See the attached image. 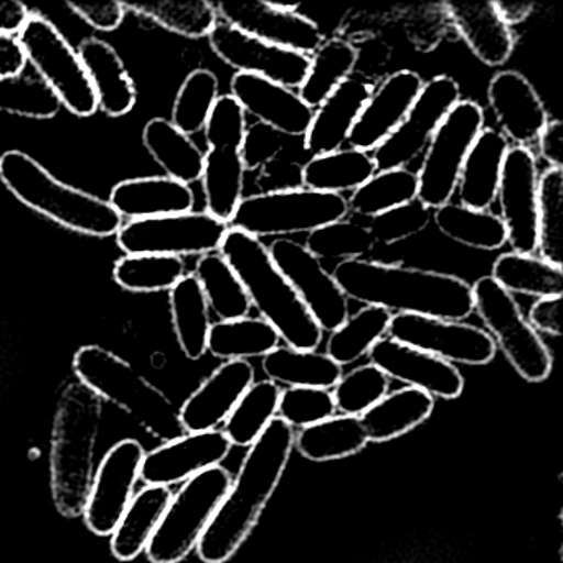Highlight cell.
<instances>
[{
	"label": "cell",
	"mask_w": 563,
	"mask_h": 563,
	"mask_svg": "<svg viewBox=\"0 0 563 563\" xmlns=\"http://www.w3.org/2000/svg\"><path fill=\"white\" fill-rule=\"evenodd\" d=\"M295 430L276 417L250 446L239 476L197 545L206 563H225L255 529L295 448Z\"/></svg>",
	"instance_id": "6da1fadb"
},
{
	"label": "cell",
	"mask_w": 563,
	"mask_h": 563,
	"mask_svg": "<svg viewBox=\"0 0 563 563\" xmlns=\"http://www.w3.org/2000/svg\"><path fill=\"white\" fill-rule=\"evenodd\" d=\"M332 276L347 299L397 314L464 321L474 311L471 286L446 273L347 260Z\"/></svg>",
	"instance_id": "7a4b0ae2"
},
{
	"label": "cell",
	"mask_w": 563,
	"mask_h": 563,
	"mask_svg": "<svg viewBox=\"0 0 563 563\" xmlns=\"http://www.w3.org/2000/svg\"><path fill=\"white\" fill-rule=\"evenodd\" d=\"M219 253L239 276L252 308H256L263 321L278 332L288 347L296 351L319 347L321 328L279 272L262 240L229 229Z\"/></svg>",
	"instance_id": "3957f363"
},
{
	"label": "cell",
	"mask_w": 563,
	"mask_h": 563,
	"mask_svg": "<svg viewBox=\"0 0 563 563\" xmlns=\"http://www.w3.org/2000/svg\"><path fill=\"white\" fill-rule=\"evenodd\" d=\"M101 421V398L84 384L65 388L52 440V493L58 512H85L93 484V453Z\"/></svg>",
	"instance_id": "277c9868"
},
{
	"label": "cell",
	"mask_w": 563,
	"mask_h": 563,
	"mask_svg": "<svg viewBox=\"0 0 563 563\" xmlns=\"http://www.w3.org/2000/svg\"><path fill=\"white\" fill-rule=\"evenodd\" d=\"M0 180L29 209L71 232L107 239L123 227V217L108 200L60 183L22 151L0 156Z\"/></svg>",
	"instance_id": "5b68a950"
},
{
	"label": "cell",
	"mask_w": 563,
	"mask_h": 563,
	"mask_svg": "<svg viewBox=\"0 0 563 563\" xmlns=\"http://www.w3.org/2000/svg\"><path fill=\"white\" fill-rule=\"evenodd\" d=\"M74 371L85 387L123 408L154 437L166 441L179 438V411L120 355L100 345H85L75 354Z\"/></svg>",
	"instance_id": "8992f818"
},
{
	"label": "cell",
	"mask_w": 563,
	"mask_h": 563,
	"mask_svg": "<svg viewBox=\"0 0 563 563\" xmlns=\"http://www.w3.org/2000/svg\"><path fill=\"white\" fill-rule=\"evenodd\" d=\"M230 486L232 476L222 466L210 467L190 477L170 499L147 545L151 562L179 563L197 549Z\"/></svg>",
	"instance_id": "52a82bcc"
},
{
	"label": "cell",
	"mask_w": 563,
	"mask_h": 563,
	"mask_svg": "<svg viewBox=\"0 0 563 563\" xmlns=\"http://www.w3.org/2000/svg\"><path fill=\"white\" fill-rule=\"evenodd\" d=\"M347 213L345 197L301 187L243 197L229 227L255 239L286 236L314 232L321 227L345 219Z\"/></svg>",
	"instance_id": "ba28073f"
},
{
	"label": "cell",
	"mask_w": 563,
	"mask_h": 563,
	"mask_svg": "<svg viewBox=\"0 0 563 563\" xmlns=\"http://www.w3.org/2000/svg\"><path fill=\"white\" fill-rule=\"evenodd\" d=\"M27 64L52 93L75 117L90 118L98 111L97 95L78 52L60 31L41 14H31L18 35Z\"/></svg>",
	"instance_id": "9c48e42d"
},
{
	"label": "cell",
	"mask_w": 563,
	"mask_h": 563,
	"mask_svg": "<svg viewBox=\"0 0 563 563\" xmlns=\"http://www.w3.org/2000/svg\"><path fill=\"white\" fill-rule=\"evenodd\" d=\"M474 311L487 328L494 344L499 345L514 371L530 384L549 377L552 354L536 329L529 324L512 295L500 288L490 276H483L473 286Z\"/></svg>",
	"instance_id": "30bf717a"
},
{
	"label": "cell",
	"mask_w": 563,
	"mask_h": 563,
	"mask_svg": "<svg viewBox=\"0 0 563 563\" xmlns=\"http://www.w3.org/2000/svg\"><path fill=\"white\" fill-rule=\"evenodd\" d=\"M484 128V111L476 101H457L427 146L418 170V197L428 209L450 203L461 167Z\"/></svg>",
	"instance_id": "8fae6325"
},
{
	"label": "cell",
	"mask_w": 563,
	"mask_h": 563,
	"mask_svg": "<svg viewBox=\"0 0 563 563\" xmlns=\"http://www.w3.org/2000/svg\"><path fill=\"white\" fill-rule=\"evenodd\" d=\"M229 223L207 212H186L156 219L130 220L117 233L126 255L203 256L219 252Z\"/></svg>",
	"instance_id": "7c38bea8"
},
{
	"label": "cell",
	"mask_w": 563,
	"mask_h": 563,
	"mask_svg": "<svg viewBox=\"0 0 563 563\" xmlns=\"http://www.w3.org/2000/svg\"><path fill=\"white\" fill-rule=\"evenodd\" d=\"M460 85L446 75L423 84L417 100L411 104L400 126L372 151V159L382 170L400 169L423 153L444 118L460 101Z\"/></svg>",
	"instance_id": "4fadbf2b"
},
{
	"label": "cell",
	"mask_w": 563,
	"mask_h": 563,
	"mask_svg": "<svg viewBox=\"0 0 563 563\" xmlns=\"http://www.w3.org/2000/svg\"><path fill=\"white\" fill-rule=\"evenodd\" d=\"M268 252L321 331L341 328L349 318V299L321 260L289 239L275 240Z\"/></svg>",
	"instance_id": "5bb4252c"
},
{
	"label": "cell",
	"mask_w": 563,
	"mask_h": 563,
	"mask_svg": "<svg viewBox=\"0 0 563 563\" xmlns=\"http://www.w3.org/2000/svg\"><path fill=\"white\" fill-rule=\"evenodd\" d=\"M387 335L450 364L486 365L496 355V344L487 331L461 321L394 314Z\"/></svg>",
	"instance_id": "9a60e30c"
},
{
	"label": "cell",
	"mask_w": 563,
	"mask_h": 563,
	"mask_svg": "<svg viewBox=\"0 0 563 563\" xmlns=\"http://www.w3.org/2000/svg\"><path fill=\"white\" fill-rule=\"evenodd\" d=\"M216 5L219 21L239 29L266 44L312 55L325 41L311 19L298 14V4H279L268 0L220 2Z\"/></svg>",
	"instance_id": "2e32d148"
},
{
	"label": "cell",
	"mask_w": 563,
	"mask_h": 563,
	"mask_svg": "<svg viewBox=\"0 0 563 563\" xmlns=\"http://www.w3.org/2000/svg\"><path fill=\"white\" fill-rule=\"evenodd\" d=\"M496 199L510 249L533 255L539 243V173L536 156L529 147L516 146L507 151Z\"/></svg>",
	"instance_id": "e0dca14e"
},
{
	"label": "cell",
	"mask_w": 563,
	"mask_h": 563,
	"mask_svg": "<svg viewBox=\"0 0 563 563\" xmlns=\"http://www.w3.org/2000/svg\"><path fill=\"white\" fill-rule=\"evenodd\" d=\"M144 448L137 441L114 444L98 467L85 507V520L97 536H111L133 500L134 487L141 477Z\"/></svg>",
	"instance_id": "ac0fdd59"
},
{
	"label": "cell",
	"mask_w": 563,
	"mask_h": 563,
	"mask_svg": "<svg viewBox=\"0 0 563 563\" xmlns=\"http://www.w3.org/2000/svg\"><path fill=\"white\" fill-rule=\"evenodd\" d=\"M207 38L213 54L239 74L255 75L289 90L301 87L308 74V55L266 44L225 22H217Z\"/></svg>",
	"instance_id": "d6986e66"
},
{
	"label": "cell",
	"mask_w": 563,
	"mask_h": 563,
	"mask_svg": "<svg viewBox=\"0 0 563 563\" xmlns=\"http://www.w3.org/2000/svg\"><path fill=\"white\" fill-rule=\"evenodd\" d=\"M232 446L227 434L219 430L189 433L166 441L144 456L141 479L146 486L164 487L189 481L202 471L220 466Z\"/></svg>",
	"instance_id": "ffe728a7"
},
{
	"label": "cell",
	"mask_w": 563,
	"mask_h": 563,
	"mask_svg": "<svg viewBox=\"0 0 563 563\" xmlns=\"http://www.w3.org/2000/svg\"><path fill=\"white\" fill-rule=\"evenodd\" d=\"M367 355L371 364L380 368L388 378L404 382L408 387L423 390L431 397L454 400L463 394V375L443 358L390 338L380 339Z\"/></svg>",
	"instance_id": "44dd1931"
},
{
	"label": "cell",
	"mask_w": 563,
	"mask_h": 563,
	"mask_svg": "<svg viewBox=\"0 0 563 563\" xmlns=\"http://www.w3.org/2000/svg\"><path fill=\"white\" fill-rule=\"evenodd\" d=\"M421 88L423 80L417 71L400 70L385 78L362 108L349 134V146L364 153L377 150L400 126Z\"/></svg>",
	"instance_id": "7402d4cb"
},
{
	"label": "cell",
	"mask_w": 563,
	"mask_h": 563,
	"mask_svg": "<svg viewBox=\"0 0 563 563\" xmlns=\"http://www.w3.org/2000/svg\"><path fill=\"white\" fill-rule=\"evenodd\" d=\"M253 384L255 368L249 361H227L187 398L179 411L180 427L187 433L216 430Z\"/></svg>",
	"instance_id": "603a6c76"
},
{
	"label": "cell",
	"mask_w": 563,
	"mask_h": 563,
	"mask_svg": "<svg viewBox=\"0 0 563 563\" xmlns=\"http://www.w3.org/2000/svg\"><path fill=\"white\" fill-rule=\"evenodd\" d=\"M230 90L245 113L286 137H305L314 117L298 93L255 75L236 74Z\"/></svg>",
	"instance_id": "cb8c5ba5"
},
{
	"label": "cell",
	"mask_w": 563,
	"mask_h": 563,
	"mask_svg": "<svg viewBox=\"0 0 563 563\" xmlns=\"http://www.w3.org/2000/svg\"><path fill=\"white\" fill-rule=\"evenodd\" d=\"M487 101L506 140L519 146L539 140L549 113L539 93L519 71L504 70L494 75L487 88Z\"/></svg>",
	"instance_id": "d4e9b609"
},
{
	"label": "cell",
	"mask_w": 563,
	"mask_h": 563,
	"mask_svg": "<svg viewBox=\"0 0 563 563\" xmlns=\"http://www.w3.org/2000/svg\"><path fill=\"white\" fill-rule=\"evenodd\" d=\"M372 91L374 87L358 78L351 77L339 85L321 107L316 108L305 134V150L312 156L342 150Z\"/></svg>",
	"instance_id": "484cf974"
},
{
	"label": "cell",
	"mask_w": 563,
	"mask_h": 563,
	"mask_svg": "<svg viewBox=\"0 0 563 563\" xmlns=\"http://www.w3.org/2000/svg\"><path fill=\"white\" fill-rule=\"evenodd\" d=\"M443 9L460 37L484 65L500 67L512 57L516 38L500 19L496 2H446Z\"/></svg>",
	"instance_id": "4316f807"
},
{
	"label": "cell",
	"mask_w": 563,
	"mask_h": 563,
	"mask_svg": "<svg viewBox=\"0 0 563 563\" xmlns=\"http://www.w3.org/2000/svg\"><path fill=\"white\" fill-rule=\"evenodd\" d=\"M108 202L123 219L144 220L192 212L196 196L186 184L151 176L117 184Z\"/></svg>",
	"instance_id": "83f0119b"
},
{
	"label": "cell",
	"mask_w": 563,
	"mask_h": 563,
	"mask_svg": "<svg viewBox=\"0 0 563 563\" xmlns=\"http://www.w3.org/2000/svg\"><path fill=\"white\" fill-rule=\"evenodd\" d=\"M78 55L97 95L98 110L111 118L131 113L137 100L136 85L120 54L108 42L90 37L81 42Z\"/></svg>",
	"instance_id": "f1b7e54d"
},
{
	"label": "cell",
	"mask_w": 563,
	"mask_h": 563,
	"mask_svg": "<svg viewBox=\"0 0 563 563\" xmlns=\"http://www.w3.org/2000/svg\"><path fill=\"white\" fill-rule=\"evenodd\" d=\"M509 141L493 128H483L461 167L457 180L460 203L474 210H487L496 202L497 187Z\"/></svg>",
	"instance_id": "f546056e"
},
{
	"label": "cell",
	"mask_w": 563,
	"mask_h": 563,
	"mask_svg": "<svg viewBox=\"0 0 563 563\" xmlns=\"http://www.w3.org/2000/svg\"><path fill=\"white\" fill-rule=\"evenodd\" d=\"M240 146L232 144H210L203 154L202 187L206 196L207 213L230 223L236 207L243 199L245 186Z\"/></svg>",
	"instance_id": "4dcf8cb0"
},
{
	"label": "cell",
	"mask_w": 563,
	"mask_h": 563,
	"mask_svg": "<svg viewBox=\"0 0 563 563\" xmlns=\"http://www.w3.org/2000/svg\"><path fill=\"white\" fill-rule=\"evenodd\" d=\"M174 494L169 487L146 486L133 497L111 540L113 555L121 562L136 559L147 549Z\"/></svg>",
	"instance_id": "1f68e13d"
},
{
	"label": "cell",
	"mask_w": 563,
	"mask_h": 563,
	"mask_svg": "<svg viewBox=\"0 0 563 563\" xmlns=\"http://www.w3.org/2000/svg\"><path fill=\"white\" fill-rule=\"evenodd\" d=\"M434 408L431 395L405 387L385 395L380 401L358 417L368 441L395 440L428 420Z\"/></svg>",
	"instance_id": "d6a6232c"
},
{
	"label": "cell",
	"mask_w": 563,
	"mask_h": 563,
	"mask_svg": "<svg viewBox=\"0 0 563 563\" xmlns=\"http://www.w3.org/2000/svg\"><path fill=\"white\" fill-rule=\"evenodd\" d=\"M143 143L151 157L163 167L166 177L186 186L202 179V151L169 120H151L144 128Z\"/></svg>",
	"instance_id": "836d02e7"
},
{
	"label": "cell",
	"mask_w": 563,
	"mask_h": 563,
	"mask_svg": "<svg viewBox=\"0 0 563 563\" xmlns=\"http://www.w3.org/2000/svg\"><path fill=\"white\" fill-rule=\"evenodd\" d=\"M377 173L372 154L364 151L339 150L334 153L312 156L302 166V187L316 192H354Z\"/></svg>",
	"instance_id": "e575fe53"
},
{
	"label": "cell",
	"mask_w": 563,
	"mask_h": 563,
	"mask_svg": "<svg viewBox=\"0 0 563 563\" xmlns=\"http://www.w3.org/2000/svg\"><path fill=\"white\" fill-rule=\"evenodd\" d=\"M174 332L184 354L190 361L206 355L209 341L210 308L196 276L186 275L169 291Z\"/></svg>",
	"instance_id": "d590c367"
},
{
	"label": "cell",
	"mask_w": 563,
	"mask_h": 563,
	"mask_svg": "<svg viewBox=\"0 0 563 563\" xmlns=\"http://www.w3.org/2000/svg\"><path fill=\"white\" fill-rule=\"evenodd\" d=\"M263 371L275 384L301 388H334L341 380L342 367L328 354L316 351L276 347L263 357Z\"/></svg>",
	"instance_id": "8d00e7d4"
},
{
	"label": "cell",
	"mask_w": 563,
	"mask_h": 563,
	"mask_svg": "<svg viewBox=\"0 0 563 563\" xmlns=\"http://www.w3.org/2000/svg\"><path fill=\"white\" fill-rule=\"evenodd\" d=\"M358 51L344 38L332 37L309 57L308 74L299 87V98L316 110L322 101L351 78L357 65Z\"/></svg>",
	"instance_id": "74e56055"
},
{
	"label": "cell",
	"mask_w": 563,
	"mask_h": 563,
	"mask_svg": "<svg viewBox=\"0 0 563 563\" xmlns=\"http://www.w3.org/2000/svg\"><path fill=\"white\" fill-rule=\"evenodd\" d=\"M490 278L509 295L552 298L562 296L563 269L536 255L509 252L494 262Z\"/></svg>",
	"instance_id": "f35d334b"
},
{
	"label": "cell",
	"mask_w": 563,
	"mask_h": 563,
	"mask_svg": "<svg viewBox=\"0 0 563 563\" xmlns=\"http://www.w3.org/2000/svg\"><path fill=\"white\" fill-rule=\"evenodd\" d=\"M278 332L262 318H242L212 324L207 351L223 361L265 357L279 345Z\"/></svg>",
	"instance_id": "ab89813d"
},
{
	"label": "cell",
	"mask_w": 563,
	"mask_h": 563,
	"mask_svg": "<svg viewBox=\"0 0 563 563\" xmlns=\"http://www.w3.org/2000/svg\"><path fill=\"white\" fill-rule=\"evenodd\" d=\"M368 438L358 417H331L321 423L302 428L295 446L306 460L332 461L352 456L367 446Z\"/></svg>",
	"instance_id": "60d3db41"
},
{
	"label": "cell",
	"mask_w": 563,
	"mask_h": 563,
	"mask_svg": "<svg viewBox=\"0 0 563 563\" xmlns=\"http://www.w3.org/2000/svg\"><path fill=\"white\" fill-rule=\"evenodd\" d=\"M194 276L202 288L210 311L219 321L249 318L252 311L249 295L239 276L219 252L200 256Z\"/></svg>",
	"instance_id": "b9f144b4"
},
{
	"label": "cell",
	"mask_w": 563,
	"mask_h": 563,
	"mask_svg": "<svg viewBox=\"0 0 563 563\" xmlns=\"http://www.w3.org/2000/svg\"><path fill=\"white\" fill-rule=\"evenodd\" d=\"M438 230L453 242L483 252L503 249L507 233L499 216L489 210H474L461 203H446L434 212Z\"/></svg>",
	"instance_id": "7bdbcfd3"
},
{
	"label": "cell",
	"mask_w": 563,
	"mask_h": 563,
	"mask_svg": "<svg viewBox=\"0 0 563 563\" xmlns=\"http://www.w3.org/2000/svg\"><path fill=\"white\" fill-rule=\"evenodd\" d=\"M128 12L133 11L141 18L150 19L164 31L187 38L209 37L219 22L216 5L207 0H154L141 4H126Z\"/></svg>",
	"instance_id": "ee69618b"
},
{
	"label": "cell",
	"mask_w": 563,
	"mask_h": 563,
	"mask_svg": "<svg viewBox=\"0 0 563 563\" xmlns=\"http://www.w3.org/2000/svg\"><path fill=\"white\" fill-rule=\"evenodd\" d=\"M391 316V312L377 306H364L355 314L349 316L341 328L331 332L325 354L341 367L357 362L387 335Z\"/></svg>",
	"instance_id": "f6af8a7d"
},
{
	"label": "cell",
	"mask_w": 563,
	"mask_h": 563,
	"mask_svg": "<svg viewBox=\"0 0 563 563\" xmlns=\"http://www.w3.org/2000/svg\"><path fill=\"white\" fill-rule=\"evenodd\" d=\"M278 384L272 380L256 382L240 398L236 407L225 420L230 443L236 446H252L278 413Z\"/></svg>",
	"instance_id": "bcb514c9"
},
{
	"label": "cell",
	"mask_w": 563,
	"mask_h": 563,
	"mask_svg": "<svg viewBox=\"0 0 563 563\" xmlns=\"http://www.w3.org/2000/svg\"><path fill=\"white\" fill-rule=\"evenodd\" d=\"M418 197V177L407 167L375 173L367 183L352 192L347 200L349 212L355 216L374 217Z\"/></svg>",
	"instance_id": "7dc6e473"
},
{
	"label": "cell",
	"mask_w": 563,
	"mask_h": 563,
	"mask_svg": "<svg viewBox=\"0 0 563 563\" xmlns=\"http://www.w3.org/2000/svg\"><path fill=\"white\" fill-rule=\"evenodd\" d=\"M184 276V258L150 253L124 255L113 268L114 282L131 292L170 291Z\"/></svg>",
	"instance_id": "c3c4849f"
},
{
	"label": "cell",
	"mask_w": 563,
	"mask_h": 563,
	"mask_svg": "<svg viewBox=\"0 0 563 563\" xmlns=\"http://www.w3.org/2000/svg\"><path fill=\"white\" fill-rule=\"evenodd\" d=\"M537 230L540 258L563 266V169H547L539 177Z\"/></svg>",
	"instance_id": "681fc988"
},
{
	"label": "cell",
	"mask_w": 563,
	"mask_h": 563,
	"mask_svg": "<svg viewBox=\"0 0 563 563\" xmlns=\"http://www.w3.org/2000/svg\"><path fill=\"white\" fill-rule=\"evenodd\" d=\"M219 97V78L213 71L203 68L192 71L179 88L170 123L189 137L200 133Z\"/></svg>",
	"instance_id": "f907efd6"
},
{
	"label": "cell",
	"mask_w": 563,
	"mask_h": 563,
	"mask_svg": "<svg viewBox=\"0 0 563 563\" xmlns=\"http://www.w3.org/2000/svg\"><path fill=\"white\" fill-rule=\"evenodd\" d=\"M51 88L32 75L22 74L15 78H0V111L25 120H51L60 111Z\"/></svg>",
	"instance_id": "816d5d0a"
},
{
	"label": "cell",
	"mask_w": 563,
	"mask_h": 563,
	"mask_svg": "<svg viewBox=\"0 0 563 563\" xmlns=\"http://www.w3.org/2000/svg\"><path fill=\"white\" fill-rule=\"evenodd\" d=\"M318 260H364L375 246L367 227L342 219L309 233L305 243Z\"/></svg>",
	"instance_id": "f5cc1de1"
},
{
	"label": "cell",
	"mask_w": 563,
	"mask_h": 563,
	"mask_svg": "<svg viewBox=\"0 0 563 563\" xmlns=\"http://www.w3.org/2000/svg\"><path fill=\"white\" fill-rule=\"evenodd\" d=\"M388 388L390 378L380 368L372 364L361 365L342 375L335 384L332 391L335 410L347 417H361L388 394Z\"/></svg>",
	"instance_id": "db71d44e"
},
{
	"label": "cell",
	"mask_w": 563,
	"mask_h": 563,
	"mask_svg": "<svg viewBox=\"0 0 563 563\" xmlns=\"http://www.w3.org/2000/svg\"><path fill=\"white\" fill-rule=\"evenodd\" d=\"M278 413L289 427H311L334 417V398L324 388L289 387L279 395Z\"/></svg>",
	"instance_id": "11a10c76"
},
{
	"label": "cell",
	"mask_w": 563,
	"mask_h": 563,
	"mask_svg": "<svg viewBox=\"0 0 563 563\" xmlns=\"http://www.w3.org/2000/svg\"><path fill=\"white\" fill-rule=\"evenodd\" d=\"M430 219L431 209L415 199L413 202L405 203V206L374 217L367 229L375 243L391 245V243L404 242V240L423 232L430 223Z\"/></svg>",
	"instance_id": "9f6ffc18"
},
{
	"label": "cell",
	"mask_w": 563,
	"mask_h": 563,
	"mask_svg": "<svg viewBox=\"0 0 563 563\" xmlns=\"http://www.w3.org/2000/svg\"><path fill=\"white\" fill-rule=\"evenodd\" d=\"M246 113L232 95H222L213 104L212 113L207 120V146L210 144H232L242 147L246 131Z\"/></svg>",
	"instance_id": "6f0895ef"
},
{
	"label": "cell",
	"mask_w": 563,
	"mask_h": 563,
	"mask_svg": "<svg viewBox=\"0 0 563 563\" xmlns=\"http://www.w3.org/2000/svg\"><path fill=\"white\" fill-rule=\"evenodd\" d=\"M286 146V136L266 124L255 123L246 128L240 156L246 173L262 169L265 164L279 157Z\"/></svg>",
	"instance_id": "680465c9"
},
{
	"label": "cell",
	"mask_w": 563,
	"mask_h": 563,
	"mask_svg": "<svg viewBox=\"0 0 563 563\" xmlns=\"http://www.w3.org/2000/svg\"><path fill=\"white\" fill-rule=\"evenodd\" d=\"M67 8L100 32L117 31L128 14L126 4L120 0H67Z\"/></svg>",
	"instance_id": "91938a15"
},
{
	"label": "cell",
	"mask_w": 563,
	"mask_h": 563,
	"mask_svg": "<svg viewBox=\"0 0 563 563\" xmlns=\"http://www.w3.org/2000/svg\"><path fill=\"white\" fill-rule=\"evenodd\" d=\"M256 186L260 194L283 192V190L301 189L302 166L296 161L276 157L258 170Z\"/></svg>",
	"instance_id": "94428289"
},
{
	"label": "cell",
	"mask_w": 563,
	"mask_h": 563,
	"mask_svg": "<svg viewBox=\"0 0 563 563\" xmlns=\"http://www.w3.org/2000/svg\"><path fill=\"white\" fill-rule=\"evenodd\" d=\"M529 324L536 331L559 338L562 334V296L537 299L530 309Z\"/></svg>",
	"instance_id": "6125c7cd"
},
{
	"label": "cell",
	"mask_w": 563,
	"mask_h": 563,
	"mask_svg": "<svg viewBox=\"0 0 563 563\" xmlns=\"http://www.w3.org/2000/svg\"><path fill=\"white\" fill-rule=\"evenodd\" d=\"M25 67L27 58L18 35L0 34V78L21 77Z\"/></svg>",
	"instance_id": "be15d7a7"
},
{
	"label": "cell",
	"mask_w": 563,
	"mask_h": 563,
	"mask_svg": "<svg viewBox=\"0 0 563 563\" xmlns=\"http://www.w3.org/2000/svg\"><path fill=\"white\" fill-rule=\"evenodd\" d=\"M537 143L542 159L553 169H563V126L559 120H549Z\"/></svg>",
	"instance_id": "e7e4bbea"
},
{
	"label": "cell",
	"mask_w": 563,
	"mask_h": 563,
	"mask_svg": "<svg viewBox=\"0 0 563 563\" xmlns=\"http://www.w3.org/2000/svg\"><path fill=\"white\" fill-rule=\"evenodd\" d=\"M31 14L19 0H0V34L19 35Z\"/></svg>",
	"instance_id": "03108f58"
},
{
	"label": "cell",
	"mask_w": 563,
	"mask_h": 563,
	"mask_svg": "<svg viewBox=\"0 0 563 563\" xmlns=\"http://www.w3.org/2000/svg\"><path fill=\"white\" fill-rule=\"evenodd\" d=\"M496 9L500 19L510 27V25H517L526 21L532 14L533 4H529V2H510V4L496 2Z\"/></svg>",
	"instance_id": "003e7915"
}]
</instances>
